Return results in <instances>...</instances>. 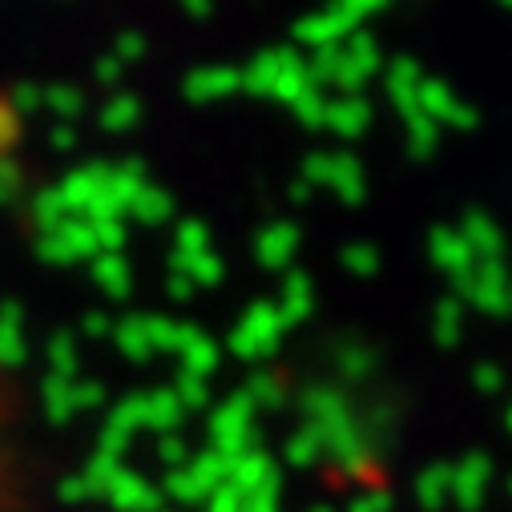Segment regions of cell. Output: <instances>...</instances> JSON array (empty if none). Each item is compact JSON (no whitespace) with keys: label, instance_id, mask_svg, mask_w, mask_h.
Segmentation results:
<instances>
[{"label":"cell","instance_id":"obj_1","mask_svg":"<svg viewBox=\"0 0 512 512\" xmlns=\"http://www.w3.org/2000/svg\"><path fill=\"white\" fill-rule=\"evenodd\" d=\"M0 512H33L21 436H17V412L5 388H0Z\"/></svg>","mask_w":512,"mask_h":512}]
</instances>
